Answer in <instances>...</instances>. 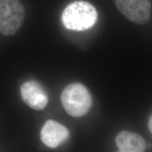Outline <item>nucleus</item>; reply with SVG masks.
Wrapping results in <instances>:
<instances>
[{
	"instance_id": "39448f33",
	"label": "nucleus",
	"mask_w": 152,
	"mask_h": 152,
	"mask_svg": "<svg viewBox=\"0 0 152 152\" xmlns=\"http://www.w3.org/2000/svg\"><path fill=\"white\" fill-rule=\"evenodd\" d=\"M20 94L23 102L29 107L41 111L48 103V96L42 85L35 80L24 83L20 87Z\"/></svg>"
},
{
	"instance_id": "1a4fd4ad",
	"label": "nucleus",
	"mask_w": 152,
	"mask_h": 152,
	"mask_svg": "<svg viewBox=\"0 0 152 152\" xmlns=\"http://www.w3.org/2000/svg\"><path fill=\"white\" fill-rule=\"evenodd\" d=\"M117 152H123V151H119V150H118V151Z\"/></svg>"
},
{
	"instance_id": "6e6552de",
	"label": "nucleus",
	"mask_w": 152,
	"mask_h": 152,
	"mask_svg": "<svg viewBox=\"0 0 152 152\" xmlns=\"http://www.w3.org/2000/svg\"><path fill=\"white\" fill-rule=\"evenodd\" d=\"M148 128H149L150 132L152 134V115L150 116L149 119V122H148Z\"/></svg>"
},
{
	"instance_id": "423d86ee",
	"label": "nucleus",
	"mask_w": 152,
	"mask_h": 152,
	"mask_svg": "<svg viewBox=\"0 0 152 152\" xmlns=\"http://www.w3.org/2000/svg\"><path fill=\"white\" fill-rule=\"evenodd\" d=\"M70 132L64 125L54 120H49L43 125L40 132L42 142L50 148H56L66 142Z\"/></svg>"
},
{
	"instance_id": "0eeeda50",
	"label": "nucleus",
	"mask_w": 152,
	"mask_h": 152,
	"mask_svg": "<svg viewBox=\"0 0 152 152\" xmlns=\"http://www.w3.org/2000/svg\"><path fill=\"white\" fill-rule=\"evenodd\" d=\"M118 150L123 152H144L147 148L145 140L140 134L130 131H122L115 140Z\"/></svg>"
},
{
	"instance_id": "20e7f679",
	"label": "nucleus",
	"mask_w": 152,
	"mask_h": 152,
	"mask_svg": "<svg viewBox=\"0 0 152 152\" xmlns=\"http://www.w3.org/2000/svg\"><path fill=\"white\" fill-rule=\"evenodd\" d=\"M118 10L129 20L137 24H145L151 18L150 0H115Z\"/></svg>"
},
{
	"instance_id": "f03ea898",
	"label": "nucleus",
	"mask_w": 152,
	"mask_h": 152,
	"mask_svg": "<svg viewBox=\"0 0 152 152\" xmlns=\"http://www.w3.org/2000/svg\"><path fill=\"white\" fill-rule=\"evenodd\" d=\"M61 101L66 113L75 118L84 116L92 106L90 92L80 83H72L66 86L61 95Z\"/></svg>"
},
{
	"instance_id": "7ed1b4c3",
	"label": "nucleus",
	"mask_w": 152,
	"mask_h": 152,
	"mask_svg": "<svg viewBox=\"0 0 152 152\" xmlns=\"http://www.w3.org/2000/svg\"><path fill=\"white\" fill-rule=\"evenodd\" d=\"M25 9L19 0H0V33L13 35L21 27Z\"/></svg>"
},
{
	"instance_id": "f257e3e1",
	"label": "nucleus",
	"mask_w": 152,
	"mask_h": 152,
	"mask_svg": "<svg viewBox=\"0 0 152 152\" xmlns=\"http://www.w3.org/2000/svg\"><path fill=\"white\" fill-rule=\"evenodd\" d=\"M98 13L94 6L85 1L70 4L62 14V22L68 30L84 31L92 27L96 22Z\"/></svg>"
}]
</instances>
